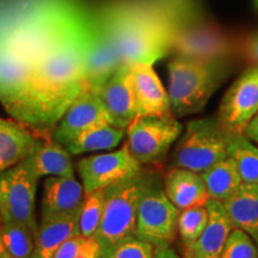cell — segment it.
<instances>
[{"instance_id":"6da1fadb","label":"cell","mask_w":258,"mask_h":258,"mask_svg":"<svg viewBox=\"0 0 258 258\" xmlns=\"http://www.w3.org/2000/svg\"><path fill=\"white\" fill-rule=\"evenodd\" d=\"M198 14L191 0L121 5L102 23L124 63L153 64L171 51L176 31Z\"/></svg>"},{"instance_id":"7a4b0ae2","label":"cell","mask_w":258,"mask_h":258,"mask_svg":"<svg viewBox=\"0 0 258 258\" xmlns=\"http://www.w3.org/2000/svg\"><path fill=\"white\" fill-rule=\"evenodd\" d=\"M82 32L32 64L37 133L53 131L66 109L86 90Z\"/></svg>"},{"instance_id":"3957f363","label":"cell","mask_w":258,"mask_h":258,"mask_svg":"<svg viewBox=\"0 0 258 258\" xmlns=\"http://www.w3.org/2000/svg\"><path fill=\"white\" fill-rule=\"evenodd\" d=\"M230 71V61H203L176 55L167 64L171 111L175 116L205 109Z\"/></svg>"},{"instance_id":"277c9868","label":"cell","mask_w":258,"mask_h":258,"mask_svg":"<svg viewBox=\"0 0 258 258\" xmlns=\"http://www.w3.org/2000/svg\"><path fill=\"white\" fill-rule=\"evenodd\" d=\"M228 135L218 116L189 121L172 151V166L203 172L227 157Z\"/></svg>"},{"instance_id":"5b68a950","label":"cell","mask_w":258,"mask_h":258,"mask_svg":"<svg viewBox=\"0 0 258 258\" xmlns=\"http://www.w3.org/2000/svg\"><path fill=\"white\" fill-rule=\"evenodd\" d=\"M178 214L166 196L163 180L156 173L144 172L135 235L154 247L171 245L177 235Z\"/></svg>"},{"instance_id":"8992f818","label":"cell","mask_w":258,"mask_h":258,"mask_svg":"<svg viewBox=\"0 0 258 258\" xmlns=\"http://www.w3.org/2000/svg\"><path fill=\"white\" fill-rule=\"evenodd\" d=\"M144 171L104 189L105 200L101 224L93 237L101 250L117 240L135 234L138 206L143 186Z\"/></svg>"},{"instance_id":"52a82bcc","label":"cell","mask_w":258,"mask_h":258,"mask_svg":"<svg viewBox=\"0 0 258 258\" xmlns=\"http://www.w3.org/2000/svg\"><path fill=\"white\" fill-rule=\"evenodd\" d=\"M183 132L175 115L138 116L125 128L132 156L141 165H159Z\"/></svg>"},{"instance_id":"ba28073f","label":"cell","mask_w":258,"mask_h":258,"mask_svg":"<svg viewBox=\"0 0 258 258\" xmlns=\"http://www.w3.org/2000/svg\"><path fill=\"white\" fill-rule=\"evenodd\" d=\"M38 177L27 158L0 173V219L37 231L36 190Z\"/></svg>"},{"instance_id":"9c48e42d","label":"cell","mask_w":258,"mask_h":258,"mask_svg":"<svg viewBox=\"0 0 258 258\" xmlns=\"http://www.w3.org/2000/svg\"><path fill=\"white\" fill-rule=\"evenodd\" d=\"M171 51L203 61H230L237 53V41L218 25L198 15L178 28Z\"/></svg>"},{"instance_id":"30bf717a","label":"cell","mask_w":258,"mask_h":258,"mask_svg":"<svg viewBox=\"0 0 258 258\" xmlns=\"http://www.w3.org/2000/svg\"><path fill=\"white\" fill-rule=\"evenodd\" d=\"M0 102L16 121L37 132L32 66L0 47Z\"/></svg>"},{"instance_id":"8fae6325","label":"cell","mask_w":258,"mask_h":258,"mask_svg":"<svg viewBox=\"0 0 258 258\" xmlns=\"http://www.w3.org/2000/svg\"><path fill=\"white\" fill-rule=\"evenodd\" d=\"M85 194L104 190L143 170V165L132 156L128 145L117 151L95 154L80 159L76 165Z\"/></svg>"},{"instance_id":"7c38bea8","label":"cell","mask_w":258,"mask_h":258,"mask_svg":"<svg viewBox=\"0 0 258 258\" xmlns=\"http://www.w3.org/2000/svg\"><path fill=\"white\" fill-rule=\"evenodd\" d=\"M258 111V66L246 69L222 97L218 118L228 134H244Z\"/></svg>"},{"instance_id":"4fadbf2b","label":"cell","mask_w":258,"mask_h":258,"mask_svg":"<svg viewBox=\"0 0 258 258\" xmlns=\"http://www.w3.org/2000/svg\"><path fill=\"white\" fill-rule=\"evenodd\" d=\"M83 47L85 86L97 92L124 62L102 21L88 27L85 25Z\"/></svg>"},{"instance_id":"5bb4252c","label":"cell","mask_w":258,"mask_h":258,"mask_svg":"<svg viewBox=\"0 0 258 258\" xmlns=\"http://www.w3.org/2000/svg\"><path fill=\"white\" fill-rule=\"evenodd\" d=\"M106 124H111V121L101 97L92 90L86 89L61 116L51 132V139L67 146L90 129Z\"/></svg>"},{"instance_id":"9a60e30c","label":"cell","mask_w":258,"mask_h":258,"mask_svg":"<svg viewBox=\"0 0 258 258\" xmlns=\"http://www.w3.org/2000/svg\"><path fill=\"white\" fill-rule=\"evenodd\" d=\"M97 93L115 127L125 129L138 117L131 63L121 64Z\"/></svg>"},{"instance_id":"2e32d148","label":"cell","mask_w":258,"mask_h":258,"mask_svg":"<svg viewBox=\"0 0 258 258\" xmlns=\"http://www.w3.org/2000/svg\"><path fill=\"white\" fill-rule=\"evenodd\" d=\"M208 222L198 239L184 245L183 258H220L228 235L234 228L220 201L209 199Z\"/></svg>"},{"instance_id":"e0dca14e","label":"cell","mask_w":258,"mask_h":258,"mask_svg":"<svg viewBox=\"0 0 258 258\" xmlns=\"http://www.w3.org/2000/svg\"><path fill=\"white\" fill-rule=\"evenodd\" d=\"M132 82L138 116H165L172 114L169 93L161 84L152 64H132Z\"/></svg>"},{"instance_id":"ac0fdd59","label":"cell","mask_w":258,"mask_h":258,"mask_svg":"<svg viewBox=\"0 0 258 258\" xmlns=\"http://www.w3.org/2000/svg\"><path fill=\"white\" fill-rule=\"evenodd\" d=\"M85 190L74 176H50L43 183L41 219L69 214L82 207Z\"/></svg>"},{"instance_id":"d6986e66","label":"cell","mask_w":258,"mask_h":258,"mask_svg":"<svg viewBox=\"0 0 258 258\" xmlns=\"http://www.w3.org/2000/svg\"><path fill=\"white\" fill-rule=\"evenodd\" d=\"M166 196L178 209L206 206L209 200L207 188L199 172L172 166L163 178Z\"/></svg>"},{"instance_id":"ffe728a7","label":"cell","mask_w":258,"mask_h":258,"mask_svg":"<svg viewBox=\"0 0 258 258\" xmlns=\"http://www.w3.org/2000/svg\"><path fill=\"white\" fill-rule=\"evenodd\" d=\"M79 211L41 219L31 258H51L64 241L79 235Z\"/></svg>"},{"instance_id":"44dd1931","label":"cell","mask_w":258,"mask_h":258,"mask_svg":"<svg viewBox=\"0 0 258 258\" xmlns=\"http://www.w3.org/2000/svg\"><path fill=\"white\" fill-rule=\"evenodd\" d=\"M38 138L37 132L25 123L0 117V173L23 161Z\"/></svg>"},{"instance_id":"7402d4cb","label":"cell","mask_w":258,"mask_h":258,"mask_svg":"<svg viewBox=\"0 0 258 258\" xmlns=\"http://www.w3.org/2000/svg\"><path fill=\"white\" fill-rule=\"evenodd\" d=\"M27 160L38 179L50 176H74L76 172L72 154L66 146L51 138H38Z\"/></svg>"},{"instance_id":"603a6c76","label":"cell","mask_w":258,"mask_h":258,"mask_svg":"<svg viewBox=\"0 0 258 258\" xmlns=\"http://www.w3.org/2000/svg\"><path fill=\"white\" fill-rule=\"evenodd\" d=\"M222 205L234 227L246 232L253 240L256 239L258 237V184L241 183Z\"/></svg>"},{"instance_id":"cb8c5ba5","label":"cell","mask_w":258,"mask_h":258,"mask_svg":"<svg viewBox=\"0 0 258 258\" xmlns=\"http://www.w3.org/2000/svg\"><path fill=\"white\" fill-rule=\"evenodd\" d=\"M200 175L207 188L209 199L220 202L230 198L243 183L234 161L228 156Z\"/></svg>"},{"instance_id":"d4e9b609","label":"cell","mask_w":258,"mask_h":258,"mask_svg":"<svg viewBox=\"0 0 258 258\" xmlns=\"http://www.w3.org/2000/svg\"><path fill=\"white\" fill-rule=\"evenodd\" d=\"M125 134V129L115 127L112 124L92 128L79 135L76 140L67 145L66 148L72 156L96 151L111 150L118 146Z\"/></svg>"},{"instance_id":"484cf974","label":"cell","mask_w":258,"mask_h":258,"mask_svg":"<svg viewBox=\"0 0 258 258\" xmlns=\"http://www.w3.org/2000/svg\"><path fill=\"white\" fill-rule=\"evenodd\" d=\"M227 156L234 161L243 183L258 184V146L244 134L228 135Z\"/></svg>"},{"instance_id":"4316f807","label":"cell","mask_w":258,"mask_h":258,"mask_svg":"<svg viewBox=\"0 0 258 258\" xmlns=\"http://www.w3.org/2000/svg\"><path fill=\"white\" fill-rule=\"evenodd\" d=\"M35 233L28 226L2 221V241L5 253L11 258H31Z\"/></svg>"},{"instance_id":"83f0119b","label":"cell","mask_w":258,"mask_h":258,"mask_svg":"<svg viewBox=\"0 0 258 258\" xmlns=\"http://www.w3.org/2000/svg\"><path fill=\"white\" fill-rule=\"evenodd\" d=\"M104 190L85 194L79 211V234L84 237H93L101 224L104 209Z\"/></svg>"},{"instance_id":"f1b7e54d","label":"cell","mask_w":258,"mask_h":258,"mask_svg":"<svg viewBox=\"0 0 258 258\" xmlns=\"http://www.w3.org/2000/svg\"><path fill=\"white\" fill-rule=\"evenodd\" d=\"M208 211L206 206H196L179 211L177 220V234L183 244H190L202 233L208 222Z\"/></svg>"},{"instance_id":"f546056e","label":"cell","mask_w":258,"mask_h":258,"mask_svg":"<svg viewBox=\"0 0 258 258\" xmlns=\"http://www.w3.org/2000/svg\"><path fill=\"white\" fill-rule=\"evenodd\" d=\"M153 251L152 244L132 234L101 250L98 258H151Z\"/></svg>"},{"instance_id":"4dcf8cb0","label":"cell","mask_w":258,"mask_h":258,"mask_svg":"<svg viewBox=\"0 0 258 258\" xmlns=\"http://www.w3.org/2000/svg\"><path fill=\"white\" fill-rule=\"evenodd\" d=\"M101 245L95 237L76 235L61 245L51 258H98Z\"/></svg>"},{"instance_id":"1f68e13d","label":"cell","mask_w":258,"mask_h":258,"mask_svg":"<svg viewBox=\"0 0 258 258\" xmlns=\"http://www.w3.org/2000/svg\"><path fill=\"white\" fill-rule=\"evenodd\" d=\"M220 258H258L257 245L246 232L234 227L226 240Z\"/></svg>"},{"instance_id":"d6a6232c","label":"cell","mask_w":258,"mask_h":258,"mask_svg":"<svg viewBox=\"0 0 258 258\" xmlns=\"http://www.w3.org/2000/svg\"><path fill=\"white\" fill-rule=\"evenodd\" d=\"M237 53L245 61H247L250 66H258V31L246 35L240 41H237Z\"/></svg>"},{"instance_id":"836d02e7","label":"cell","mask_w":258,"mask_h":258,"mask_svg":"<svg viewBox=\"0 0 258 258\" xmlns=\"http://www.w3.org/2000/svg\"><path fill=\"white\" fill-rule=\"evenodd\" d=\"M244 135L249 140L252 141V143L258 145V111L253 116L252 120L250 121V123L247 124V127L244 132Z\"/></svg>"},{"instance_id":"e575fe53","label":"cell","mask_w":258,"mask_h":258,"mask_svg":"<svg viewBox=\"0 0 258 258\" xmlns=\"http://www.w3.org/2000/svg\"><path fill=\"white\" fill-rule=\"evenodd\" d=\"M151 258H180L179 254L171 247V245L166 246H156L153 254Z\"/></svg>"},{"instance_id":"d590c367","label":"cell","mask_w":258,"mask_h":258,"mask_svg":"<svg viewBox=\"0 0 258 258\" xmlns=\"http://www.w3.org/2000/svg\"><path fill=\"white\" fill-rule=\"evenodd\" d=\"M5 257L8 256H6L4 245H3V241H2V219H0V258H5Z\"/></svg>"},{"instance_id":"8d00e7d4","label":"cell","mask_w":258,"mask_h":258,"mask_svg":"<svg viewBox=\"0 0 258 258\" xmlns=\"http://www.w3.org/2000/svg\"><path fill=\"white\" fill-rule=\"evenodd\" d=\"M254 243H256V245H257V249H258V237L256 238V239H254Z\"/></svg>"},{"instance_id":"74e56055","label":"cell","mask_w":258,"mask_h":258,"mask_svg":"<svg viewBox=\"0 0 258 258\" xmlns=\"http://www.w3.org/2000/svg\"><path fill=\"white\" fill-rule=\"evenodd\" d=\"M254 3H256V5H257V8H258V0H254Z\"/></svg>"},{"instance_id":"f35d334b","label":"cell","mask_w":258,"mask_h":258,"mask_svg":"<svg viewBox=\"0 0 258 258\" xmlns=\"http://www.w3.org/2000/svg\"><path fill=\"white\" fill-rule=\"evenodd\" d=\"M5 258H11V257H5Z\"/></svg>"}]
</instances>
